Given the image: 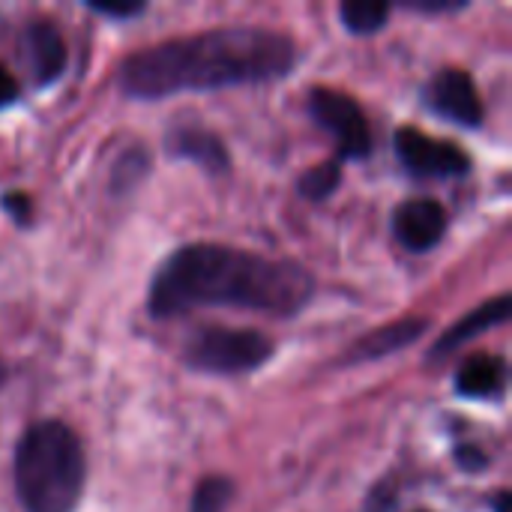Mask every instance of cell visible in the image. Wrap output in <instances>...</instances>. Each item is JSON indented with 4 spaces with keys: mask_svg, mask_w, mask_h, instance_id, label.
I'll list each match as a JSON object with an SVG mask.
<instances>
[{
    "mask_svg": "<svg viewBox=\"0 0 512 512\" xmlns=\"http://www.w3.org/2000/svg\"><path fill=\"white\" fill-rule=\"evenodd\" d=\"M396 510V495H393V486L384 483L378 486L372 495H369V512H393Z\"/></svg>",
    "mask_w": 512,
    "mask_h": 512,
    "instance_id": "20",
    "label": "cell"
},
{
    "mask_svg": "<svg viewBox=\"0 0 512 512\" xmlns=\"http://www.w3.org/2000/svg\"><path fill=\"white\" fill-rule=\"evenodd\" d=\"M0 204L6 207V213H9L15 222L27 225V216H30V198H27V195H21V192H9V195H3V201H0Z\"/></svg>",
    "mask_w": 512,
    "mask_h": 512,
    "instance_id": "18",
    "label": "cell"
},
{
    "mask_svg": "<svg viewBox=\"0 0 512 512\" xmlns=\"http://www.w3.org/2000/svg\"><path fill=\"white\" fill-rule=\"evenodd\" d=\"M273 357V342L258 330L204 327L186 342V363L213 375H240L261 369Z\"/></svg>",
    "mask_w": 512,
    "mask_h": 512,
    "instance_id": "4",
    "label": "cell"
},
{
    "mask_svg": "<svg viewBox=\"0 0 512 512\" xmlns=\"http://www.w3.org/2000/svg\"><path fill=\"white\" fill-rule=\"evenodd\" d=\"M447 231V210L432 198L405 201L393 213V234L411 252H429L441 243Z\"/></svg>",
    "mask_w": 512,
    "mask_h": 512,
    "instance_id": "8",
    "label": "cell"
},
{
    "mask_svg": "<svg viewBox=\"0 0 512 512\" xmlns=\"http://www.w3.org/2000/svg\"><path fill=\"white\" fill-rule=\"evenodd\" d=\"M396 150L405 168L417 177H462L471 171V159L453 141H438L414 126L396 132Z\"/></svg>",
    "mask_w": 512,
    "mask_h": 512,
    "instance_id": "6",
    "label": "cell"
},
{
    "mask_svg": "<svg viewBox=\"0 0 512 512\" xmlns=\"http://www.w3.org/2000/svg\"><path fill=\"white\" fill-rule=\"evenodd\" d=\"M168 153L180 159H192L207 171H228V150L225 144L207 132L204 126H174L168 132Z\"/></svg>",
    "mask_w": 512,
    "mask_h": 512,
    "instance_id": "12",
    "label": "cell"
},
{
    "mask_svg": "<svg viewBox=\"0 0 512 512\" xmlns=\"http://www.w3.org/2000/svg\"><path fill=\"white\" fill-rule=\"evenodd\" d=\"M414 12H426V15H441V12H459L465 3H447V0H417V3H405Z\"/></svg>",
    "mask_w": 512,
    "mask_h": 512,
    "instance_id": "21",
    "label": "cell"
},
{
    "mask_svg": "<svg viewBox=\"0 0 512 512\" xmlns=\"http://www.w3.org/2000/svg\"><path fill=\"white\" fill-rule=\"evenodd\" d=\"M426 102L435 114L447 117L459 126H480L483 123V102L477 93L474 78L465 69H441L426 87Z\"/></svg>",
    "mask_w": 512,
    "mask_h": 512,
    "instance_id": "7",
    "label": "cell"
},
{
    "mask_svg": "<svg viewBox=\"0 0 512 512\" xmlns=\"http://www.w3.org/2000/svg\"><path fill=\"white\" fill-rule=\"evenodd\" d=\"M507 390V363L501 357H471L456 372V393L468 399H498Z\"/></svg>",
    "mask_w": 512,
    "mask_h": 512,
    "instance_id": "13",
    "label": "cell"
},
{
    "mask_svg": "<svg viewBox=\"0 0 512 512\" xmlns=\"http://www.w3.org/2000/svg\"><path fill=\"white\" fill-rule=\"evenodd\" d=\"M309 111L318 120V126H324L336 138L342 159H366L372 153L366 114L348 93L318 87L309 96Z\"/></svg>",
    "mask_w": 512,
    "mask_h": 512,
    "instance_id": "5",
    "label": "cell"
},
{
    "mask_svg": "<svg viewBox=\"0 0 512 512\" xmlns=\"http://www.w3.org/2000/svg\"><path fill=\"white\" fill-rule=\"evenodd\" d=\"M342 183V168L339 162H324V165H315L312 171H306L300 177V192L312 201H321V198H330L336 192V186Z\"/></svg>",
    "mask_w": 512,
    "mask_h": 512,
    "instance_id": "15",
    "label": "cell"
},
{
    "mask_svg": "<svg viewBox=\"0 0 512 512\" xmlns=\"http://www.w3.org/2000/svg\"><path fill=\"white\" fill-rule=\"evenodd\" d=\"M6 375H9V372H6V366L0 363V390H3V384H6Z\"/></svg>",
    "mask_w": 512,
    "mask_h": 512,
    "instance_id": "24",
    "label": "cell"
},
{
    "mask_svg": "<svg viewBox=\"0 0 512 512\" xmlns=\"http://www.w3.org/2000/svg\"><path fill=\"white\" fill-rule=\"evenodd\" d=\"M84 453L57 420L33 423L15 447V492L27 512H72L84 495Z\"/></svg>",
    "mask_w": 512,
    "mask_h": 512,
    "instance_id": "3",
    "label": "cell"
},
{
    "mask_svg": "<svg viewBox=\"0 0 512 512\" xmlns=\"http://www.w3.org/2000/svg\"><path fill=\"white\" fill-rule=\"evenodd\" d=\"M495 512H510V495H507V492H501V495L495 498Z\"/></svg>",
    "mask_w": 512,
    "mask_h": 512,
    "instance_id": "23",
    "label": "cell"
},
{
    "mask_svg": "<svg viewBox=\"0 0 512 512\" xmlns=\"http://www.w3.org/2000/svg\"><path fill=\"white\" fill-rule=\"evenodd\" d=\"M510 309H512L510 294H501V297H495V300L483 303L480 309H474L471 315H465L459 324H453V327H450V330H447V333L432 345L429 360L447 357V354H453V351L465 348L468 342H474L480 333H486V330H492V327H501V324L510 318Z\"/></svg>",
    "mask_w": 512,
    "mask_h": 512,
    "instance_id": "10",
    "label": "cell"
},
{
    "mask_svg": "<svg viewBox=\"0 0 512 512\" xmlns=\"http://www.w3.org/2000/svg\"><path fill=\"white\" fill-rule=\"evenodd\" d=\"M297 45L267 27H219L144 48L120 63L117 84L132 99H165L183 90H222L285 78Z\"/></svg>",
    "mask_w": 512,
    "mask_h": 512,
    "instance_id": "2",
    "label": "cell"
},
{
    "mask_svg": "<svg viewBox=\"0 0 512 512\" xmlns=\"http://www.w3.org/2000/svg\"><path fill=\"white\" fill-rule=\"evenodd\" d=\"M18 99V81L12 78V72H6V66H0V108L12 105Z\"/></svg>",
    "mask_w": 512,
    "mask_h": 512,
    "instance_id": "22",
    "label": "cell"
},
{
    "mask_svg": "<svg viewBox=\"0 0 512 512\" xmlns=\"http://www.w3.org/2000/svg\"><path fill=\"white\" fill-rule=\"evenodd\" d=\"M21 57H24L30 78L39 87H45V84L57 81L60 72L66 69V42L51 21H33L24 27Z\"/></svg>",
    "mask_w": 512,
    "mask_h": 512,
    "instance_id": "9",
    "label": "cell"
},
{
    "mask_svg": "<svg viewBox=\"0 0 512 512\" xmlns=\"http://www.w3.org/2000/svg\"><path fill=\"white\" fill-rule=\"evenodd\" d=\"M456 462H459V468L474 474V471H483L489 465V456L480 447H459L456 450Z\"/></svg>",
    "mask_w": 512,
    "mask_h": 512,
    "instance_id": "19",
    "label": "cell"
},
{
    "mask_svg": "<svg viewBox=\"0 0 512 512\" xmlns=\"http://www.w3.org/2000/svg\"><path fill=\"white\" fill-rule=\"evenodd\" d=\"M312 297L315 279L294 261H270L219 243H192L156 270L147 291V312L153 318H174L198 306H240L291 318Z\"/></svg>",
    "mask_w": 512,
    "mask_h": 512,
    "instance_id": "1",
    "label": "cell"
},
{
    "mask_svg": "<svg viewBox=\"0 0 512 512\" xmlns=\"http://www.w3.org/2000/svg\"><path fill=\"white\" fill-rule=\"evenodd\" d=\"M429 330L426 318H402L396 324H387L369 336H363L351 351H348V363H366V360H381L390 357L402 348H408L411 342H417L423 333Z\"/></svg>",
    "mask_w": 512,
    "mask_h": 512,
    "instance_id": "11",
    "label": "cell"
},
{
    "mask_svg": "<svg viewBox=\"0 0 512 512\" xmlns=\"http://www.w3.org/2000/svg\"><path fill=\"white\" fill-rule=\"evenodd\" d=\"M87 6H90L93 12L105 15V18H132V15H141V12H144V3H141V0H126V3H111V0L96 3V0H90Z\"/></svg>",
    "mask_w": 512,
    "mask_h": 512,
    "instance_id": "17",
    "label": "cell"
},
{
    "mask_svg": "<svg viewBox=\"0 0 512 512\" xmlns=\"http://www.w3.org/2000/svg\"><path fill=\"white\" fill-rule=\"evenodd\" d=\"M342 24L357 33V36H369L378 33L387 18H390V3H378V0H348L342 3Z\"/></svg>",
    "mask_w": 512,
    "mask_h": 512,
    "instance_id": "14",
    "label": "cell"
},
{
    "mask_svg": "<svg viewBox=\"0 0 512 512\" xmlns=\"http://www.w3.org/2000/svg\"><path fill=\"white\" fill-rule=\"evenodd\" d=\"M231 495H234L231 480H225V477H210V480L198 483L195 498H192V512H222L228 507Z\"/></svg>",
    "mask_w": 512,
    "mask_h": 512,
    "instance_id": "16",
    "label": "cell"
}]
</instances>
